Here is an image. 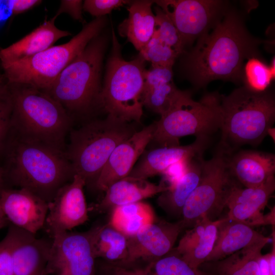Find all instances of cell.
I'll return each mask as SVG.
<instances>
[{
  "mask_svg": "<svg viewBox=\"0 0 275 275\" xmlns=\"http://www.w3.org/2000/svg\"><path fill=\"white\" fill-rule=\"evenodd\" d=\"M139 54L152 66L172 67L180 55L160 41L155 35L139 51Z\"/></svg>",
  "mask_w": 275,
  "mask_h": 275,
  "instance_id": "d6a6232c",
  "label": "cell"
},
{
  "mask_svg": "<svg viewBox=\"0 0 275 275\" xmlns=\"http://www.w3.org/2000/svg\"><path fill=\"white\" fill-rule=\"evenodd\" d=\"M4 172L0 168V190L4 187Z\"/></svg>",
  "mask_w": 275,
  "mask_h": 275,
  "instance_id": "7bdbcfd3",
  "label": "cell"
},
{
  "mask_svg": "<svg viewBox=\"0 0 275 275\" xmlns=\"http://www.w3.org/2000/svg\"><path fill=\"white\" fill-rule=\"evenodd\" d=\"M83 1L80 0H64L61 4L55 16L58 17L63 13H67L73 19L80 22L84 21L82 11Z\"/></svg>",
  "mask_w": 275,
  "mask_h": 275,
  "instance_id": "f35d334b",
  "label": "cell"
},
{
  "mask_svg": "<svg viewBox=\"0 0 275 275\" xmlns=\"http://www.w3.org/2000/svg\"><path fill=\"white\" fill-rule=\"evenodd\" d=\"M8 4L13 15L23 13L42 3L39 0H11Z\"/></svg>",
  "mask_w": 275,
  "mask_h": 275,
  "instance_id": "ab89813d",
  "label": "cell"
},
{
  "mask_svg": "<svg viewBox=\"0 0 275 275\" xmlns=\"http://www.w3.org/2000/svg\"><path fill=\"white\" fill-rule=\"evenodd\" d=\"M137 131L132 123L111 115L71 130L65 153L74 175L95 189L100 173L114 149Z\"/></svg>",
  "mask_w": 275,
  "mask_h": 275,
  "instance_id": "5b68a950",
  "label": "cell"
},
{
  "mask_svg": "<svg viewBox=\"0 0 275 275\" xmlns=\"http://www.w3.org/2000/svg\"><path fill=\"white\" fill-rule=\"evenodd\" d=\"M202 158L203 155L193 158L184 176L158 197V206L171 216H181L186 200L201 179Z\"/></svg>",
  "mask_w": 275,
  "mask_h": 275,
  "instance_id": "d4e9b609",
  "label": "cell"
},
{
  "mask_svg": "<svg viewBox=\"0 0 275 275\" xmlns=\"http://www.w3.org/2000/svg\"><path fill=\"white\" fill-rule=\"evenodd\" d=\"M180 221L171 223L165 220L155 221L136 234L127 237L128 255L120 262L129 265L140 261L145 262L161 258L170 253L183 230Z\"/></svg>",
  "mask_w": 275,
  "mask_h": 275,
  "instance_id": "5bb4252c",
  "label": "cell"
},
{
  "mask_svg": "<svg viewBox=\"0 0 275 275\" xmlns=\"http://www.w3.org/2000/svg\"><path fill=\"white\" fill-rule=\"evenodd\" d=\"M108 38L101 33L44 91L57 100L67 112L85 114L98 107L101 90V73Z\"/></svg>",
  "mask_w": 275,
  "mask_h": 275,
  "instance_id": "8992f818",
  "label": "cell"
},
{
  "mask_svg": "<svg viewBox=\"0 0 275 275\" xmlns=\"http://www.w3.org/2000/svg\"><path fill=\"white\" fill-rule=\"evenodd\" d=\"M8 230L12 236L14 275H45L52 239L37 238L35 234L11 224Z\"/></svg>",
  "mask_w": 275,
  "mask_h": 275,
  "instance_id": "ac0fdd59",
  "label": "cell"
},
{
  "mask_svg": "<svg viewBox=\"0 0 275 275\" xmlns=\"http://www.w3.org/2000/svg\"><path fill=\"white\" fill-rule=\"evenodd\" d=\"M155 221V214L152 206L147 203L139 201L113 208L109 223L128 237Z\"/></svg>",
  "mask_w": 275,
  "mask_h": 275,
  "instance_id": "484cf974",
  "label": "cell"
},
{
  "mask_svg": "<svg viewBox=\"0 0 275 275\" xmlns=\"http://www.w3.org/2000/svg\"><path fill=\"white\" fill-rule=\"evenodd\" d=\"M229 156L217 149L210 159L202 158L201 179L182 209L180 221L183 229L193 227L204 218L216 220L226 207L230 191L236 182L228 169Z\"/></svg>",
  "mask_w": 275,
  "mask_h": 275,
  "instance_id": "30bf717a",
  "label": "cell"
},
{
  "mask_svg": "<svg viewBox=\"0 0 275 275\" xmlns=\"http://www.w3.org/2000/svg\"><path fill=\"white\" fill-rule=\"evenodd\" d=\"M9 85L12 128L17 135L65 151V138L72 122L70 115L43 90L26 85Z\"/></svg>",
  "mask_w": 275,
  "mask_h": 275,
  "instance_id": "277c9868",
  "label": "cell"
},
{
  "mask_svg": "<svg viewBox=\"0 0 275 275\" xmlns=\"http://www.w3.org/2000/svg\"><path fill=\"white\" fill-rule=\"evenodd\" d=\"M13 98L11 89L4 75H0V151L12 128Z\"/></svg>",
  "mask_w": 275,
  "mask_h": 275,
  "instance_id": "836d02e7",
  "label": "cell"
},
{
  "mask_svg": "<svg viewBox=\"0 0 275 275\" xmlns=\"http://www.w3.org/2000/svg\"><path fill=\"white\" fill-rule=\"evenodd\" d=\"M12 236L9 230L0 241V275H14L11 257Z\"/></svg>",
  "mask_w": 275,
  "mask_h": 275,
  "instance_id": "8d00e7d4",
  "label": "cell"
},
{
  "mask_svg": "<svg viewBox=\"0 0 275 275\" xmlns=\"http://www.w3.org/2000/svg\"><path fill=\"white\" fill-rule=\"evenodd\" d=\"M274 57L269 65L259 56H253L248 59L244 63L242 71L243 86L257 93L268 90L274 79Z\"/></svg>",
  "mask_w": 275,
  "mask_h": 275,
  "instance_id": "f546056e",
  "label": "cell"
},
{
  "mask_svg": "<svg viewBox=\"0 0 275 275\" xmlns=\"http://www.w3.org/2000/svg\"><path fill=\"white\" fill-rule=\"evenodd\" d=\"M211 221L204 218L197 223L192 228L187 231L180 239L178 244L173 250L176 253H180L193 246L203 235L205 228Z\"/></svg>",
  "mask_w": 275,
  "mask_h": 275,
  "instance_id": "d590c367",
  "label": "cell"
},
{
  "mask_svg": "<svg viewBox=\"0 0 275 275\" xmlns=\"http://www.w3.org/2000/svg\"><path fill=\"white\" fill-rule=\"evenodd\" d=\"M169 188L162 180L156 184L147 179L128 176L111 184L104 191L103 198L93 208L97 213H104L119 206L141 201Z\"/></svg>",
  "mask_w": 275,
  "mask_h": 275,
  "instance_id": "44dd1931",
  "label": "cell"
},
{
  "mask_svg": "<svg viewBox=\"0 0 275 275\" xmlns=\"http://www.w3.org/2000/svg\"><path fill=\"white\" fill-rule=\"evenodd\" d=\"M193 158L181 160L172 164L161 174L163 176L161 180L168 186L174 184L186 173Z\"/></svg>",
  "mask_w": 275,
  "mask_h": 275,
  "instance_id": "74e56055",
  "label": "cell"
},
{
  "mask_svg": "<svg viewBox=\"0 0 275 275\" xmlns=\"http://www.w3.org/2000/svg\"><path fill=\"white\" fill-rule=\"evenodd\" d=\"M259 267L260 275H273L269 265L267 254L260 257Z\"/></svg>",
  "mask_w": 275,
  "mask_h": 275,
  "instance_id": "60d3db41",
  "label": "cell"
},
{
  "mask_svg": "<svg viewBox=\"0 0 275 275\" xmlns=\"http://www.w3.org/2000/svg\"><path fill=\"white\" fill-rule=\"evenodd\" d=\"M228 167L231 176L245 187L264 184L275 172V156L254 150H241L229 155Z\"/></svg>",
  "mask_w": 275,
  "mask_h": 275,
  "instance_id": "ffe728a7",
  "label": "cell"
},
{
  "mask_svg": "<svg viewBox=\"0 0 275 275\" xmlns=\"http://www.w3.org/2000/svg\"><path fill=\"white\" fill-rule=\"evenodd\" d=\"M0 204L11 224L34 234L43 228L48 203L29 190L3 188Z\"/></svg>",
  "mask_w": 275,
  "mask_h": 275,
  "instance_id": "2e32d148",
  "label": "cell"
},
{
  "mask_svg": "<svg viewBox=\"0 0 275 275\" xmlns=\"http://www.w3.org/2000/svg\"><path fill=\"white\" fill-rule=\"evenodd\" d=\"M173 77L161 78L144 85L142 94L143 106L160 116L168 112L184 92L176 87Z\"/></svg>",
  "mask_w": 275,
  "mask_h": 275,
  "instance_id": "f1b7e54d",
  "label": "cell"
},
{
  "mask_svg": "<svg viewBox=\"0 0 275 275\" xmlns=\"http://www.w3.org/2000/svg\"><path fill=\"white\" fill-rule=\"evenodd\" d=\"M85 181L79 175L72 179L57 193L48 203V212L43 228L52 239L56 235L69 231L86 222L89 209L87 205L84 187Z\"/></svg>",
  "mask_w": 275,
  "mask_h": 275,
  "instance_id": "4fadbf2b",
  "label": "cell"
},
{
  "mask_svg": "<svg viewBox=\"0 0 275 275\" xmlns=\"http://www.w3.org/2000/svg\"><path fill=\"white\" fill-rule=\"evenodd\" d=\"M265 42L249 33L243 15L230 6L212 31L199 37L194 47L180 56V67L195 88H204L217 79L239 84L244 62L259 56L258 47Z\"/></svg>",
  "mask_w": 275,
  "mask_h": 275,
  "instance_id": "6da1fadb",
  "label": "cell"
},
{
  "mask_svg": "<svg viewBox=\"0 0 275 275\" xmlns=\"http://www.w3.org/2000/svg\"><path fill=\"white\" fill-rule=\"evenodd\" d=\"M57 18L54 15L19 40L6 48H1V64L32 57L53 46L61 38L70 36L69 32L56 26Z\"/></svg>",
  "mask_w": 275,
  "mask_h": 275,
  "instance_id": "7402d4cb",
  "label": "cell"
},
{
  "mask_svg": "<svg viewBox=\"0 0 275 275\" xmlns=\"http://www.w3.org/2000/svg\"><path fill=\"white\" fill-rule=\"evenodd\" d=\"M96 258L109 262H120L128 255L127 237L109 222L99 225L94 241Z\"/></svg>",
  "mask_w": 275,
  "mask_h": 275,
  "instance_id": "83f0119b",
  "label": "cell"
},
{
  "mask_svg": "<svg viewBox=\"0 0 275 275\" xmlns=\"http://www.w3.org/2000/svg\"><path fill=\"white\" fill-rule=\"evenodd\" d=\"M270 240L252 227L225 217L218 226L216 239L206 262L221 260L248 246Z\"/></svg>",
  "mask_w": 275,
  "mask_h": 275,
  "instance_id": "603a6c76",
  "label": "cell"
},
{
  "mask_svg": "<svg viewBox=\"0 0 275 275\" xmlns=\"http://www.w3.org/2000/svg\"><path fill=\"white\" fill-rule=\"evenodd\" d=\"M221 221V219L210 221L203 235L196 243L188 249L177 253L191 267L199 268L206 262L213 248Z\"/></svg>",
  "mask_w": 275,
  "mask_h": 275,
  "instance_id": "4dcf8cb0",
  "label": "cell"
},
{
  "mask_svg": "<svg viewBox=\"0 0 275 275\" xmlns=\"http://www.w3.org/2000/svg\"><path fill=\"white\" fill-rule=\"evenodd\" d=\"M222 123L218 149L228 155L244 145H259L275 121L273 92L252 91L244 86L221 95Z\"/></svg>",
  "mask_w": 275,
  "mask_h": 275,
  "instance_id": "3957f363",
  "label": "cell"
},
{
  "mask_svg": "<svg viewBox=\"0 0 275 275\" xmlns=\"http://www.w3.org/2000/svg\"><path fill=\"white\" fill-rule=\"evenodd\" d=\"M153 1H130L128 16L118 26L121 36L126 37L140 51L154 36L155 16L152 9Z\"/></svg>",
  "mask_w": 275,
  "mask_h": 275,
  "instance_id": "cb8c5ba5",
  "label": "cell"
},
{
  "mask_svg": "<svg viewBox=\"0 0 275 275\" xmlns=\"http://www.w3.org/2000/svg\"><path fill=\"white\" fill-rule=\"evenodd\" d=\"M270 240H265L248 246L216 262L217 275H260L259 259L263 248Z\"/></svg>",
  "mask_w": 275,
  "mask_h": 275,
  "instance_id": "4316f807",
  "label": "cell"
},
{
  "mask_svg": "<svg viewBox=\"0 0 275 275\" xmlns=\"http://www.w3.org/2000/svg\"><path fill=\"white\" fill-rule=\"evenodd\" d=\"M99 226L55 235L45 275H96L94 241Z\"/></svg>",
  "mask_w": 275,
  "mask_h": 275,
  "instance_id": "8fae6325",
  "label": "cell"
},
{
  "mask_svg": "<svg viewBox=\"0 0 275 275\" xmlns=\"http://www.w3.org/2000/svg\"><path fill=\"white\" fill-rule=\"evenodd\" d=\"M155 35L160 41L175 50L180 56L185 51L180 35L167 14L158 6L154 7Z\"/></svg>",
  "mask_w": 275,
  "mask_h": 275,
  "instance_id": "1f68e13d",
  "label": "cell"
},
{
  "mask_svg": "<svg viewBox=\"0 0 275 275\" xmlns=\"http://www.w3.org/2000/svg\"><path fill=\"white\" fill-rule=\"evenodd\" d=\"M5 219H7V218H6V217L5 216L3 212L1 204H0V221L3 220Z\"/></svg>",
  "mask_w": 275,
  "mask_h": 275,
  "instance_id": "f6af8a7d",
  "label": "cell"
},
{
  "mask_svg": "<svg viewBox=\"0 0 275 275\" xmlns=\"http://www.w3.org/2000/svg\"><path fill=\"white\" fill-rule=\"evenodd\" d=\"M275 190L274 176L262 185L242 188L236 182L232 186L226 204L227 218L243 223L251 227L274 224V214L270 212L263 215L264 208Z\"/></svg>",
  "mask_w": 275,
  "mask_h": 275,
  "instance_id": "9a60e30c",
  "label": "cell"
},
{
  "mask_svg": "<svg viewBox=\"0 0 275 275\" xmlns=\"http://www.w3.org/2000/svg\"><path fill=\"white\" fill-rule=\"evenodd\" d=\"M10 153L8 175L12 183L48 203L74 175L65 151L43 143L17 135Z\"/></svg>",
  "mask_w": 275,
  "mask_h": 275,
  "instance_id": "7a4b0ae2",
  "label": "cell"
},
{
  "mask_svg": "<svg viewBox=\"0 0 275 275\" xmlns=\"http://www.w3.org/2000/svg\"><path fill=\"white\" fill-rule=\"evenodd\" d=\"M105 16L85 24L82 30L66 43L52 46L32 57L1 64L4 76L11 85H26L47 90L58 75L99 35L107 24Z\"/></svg>",
  "mask_w": 275,
  "mask_h": 275,
  "instance_id": "ba28073f",
  "label": "cell"
},
{
  "mask_svg": "<svg viewBox=\"0 0 275 275\" xmlns=\"http://www.w3.org/2000/svg\"><path fill=\"white\" fill-rule=\"evenodd\" d=\"M209 141L208 137H197L194 142L188 145L145 150L128 176L147 179L161 175L168 167L176 162L203 155L209 145Z\"/></svg>",
  "mask_w": 275,
  "mask_h": 275,
  "instance_id": "d6986e66",
  "label": "cell"
},
{
  "mask_svg": "<svg viewBox=\"0 0 275 275\" xmlns=\"http://www.w3.org/2000/svg\"><path fill=\"white\" fill-rule=\"evenodd\" d=\"M155 127L154 122L115 147L97 179L96 190L105 191L111 184L129 175L150 143Z\"/></svg>",
  "mask_w": 275,
  "mask_h": 275,
  "instance_id": "e0dca14e",
  "label": "cell"
},
{
  "mask_svg": "<svg viewBox=\"0 0 275 275\" xmlns=\"http://www.w3.org/2000/svg\"><path fill=\"white\" fill-rule=\"evenodd\" d=\"M125 0H86L83 2L82 9L96 18L105 16L115 9L128 4Z\"/></svg>",
  "mask_w": 275,
  "mask_h": 275,
  "instance_id": "e575fe53",
  "label": "cell"
},
{
  "mask_svg": "<svg viewBox=\"0 0 275 275\" xmlns=\"http://www.w3.org/2000/svg\"><path fill=\"white\" fill-rule=\"evenodd\" d=\"M275 129L274 127H270L268 129L267 131V135H269V136H270L272 140L274 141V136H275Z\"/></svg>",
  "mask_w": 275,
  "mask_h": 275,
  "instance_id": "b9f144b4",
  "label": "cell"
},
{
  "mask_svg": "<svg viewBox=\"0 0 275 275\" xmlns=\"http://www.w3.org/2000/svg\"><path fill=\"white\" fill-rule=\"evenodd\" d=\"M9 223L8 219H5L2 221H0V230L5 226H7Z\"/></svg>",
  "mask_w": 275,
  "mask_h": 275,
  "instance_id": "ee69618b",
  "label": "cell"
},
{
  "mask_svg": "<svg viewBox=\"0 0 275 275\" xmlns=\"http://www.w3.org/2000/svg\"><path fill=\"white\" fill-rule=\"evenodd\" d=\"M178 30L185 51L196 40L209 32L229 8L221 0L154 1Z\"/></svg>",
  "mask_w": 275,
  "mask_h": 275,
  "instance_id": "7c38bea8",
  "label": "cell"
},
{
  "mask_svg": "<svg viewBox=\"0 0 275 275\" xmlns=\"http://www.w3.org/2000/svg\"><path fill=\"white\" fill-rule=\"evenodd\" d=\"M112 39L98 106L107 115L128 122L139 123L144 106L145 61L139 54L131 61L125 60L113 29Z\"/></svg>",
  "mask_w": 275,
  "mask_h": 275,
  "instance_id": "52a82bcc",
  "label": "cell"
},
{
  "mask_svg": "<svg viewBox=\"0 0 275 275\" xmlns=\"http://www.w3.org/2000/svg\"><path fill=\"white\" fill-rule=\"evenodd\" d=\"M221 102L218 92L206 93L195 101L190 92L184 91L174 106L154 122L150 142L159 147H173L180 145V139L186 135L209 138L222 125Z\"/></svg>",
  "mask_w": 275,
  "mask_h": 275,
  "instance_id": "9c48e42d",
  "label": "cell"
}]
</instances>
